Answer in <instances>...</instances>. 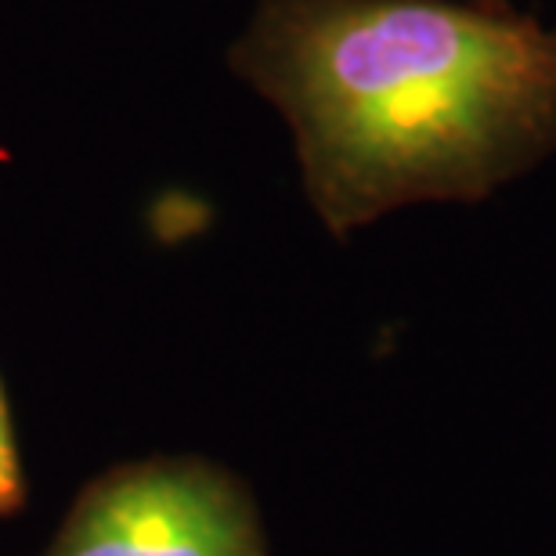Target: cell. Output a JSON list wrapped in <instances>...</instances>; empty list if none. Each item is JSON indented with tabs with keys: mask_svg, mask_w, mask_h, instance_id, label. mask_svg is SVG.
<instances>
[{
	"mask_svg": "<svg viewBox=\"0 0 556 556\" xmlns=\"http://www.w3.org/2000/svg\"><path fill=\"white\" fill-rule=\"evenodd\" d=\"M225 62L282 116L332 239L556 155V26L509 0H253Z\"/></svg>",
	"mask_w": 556,
	"mask_h": 556,
	"instance_id": "1",
	"label": "cell"
},
{
	"mask_svg": "<svg viewBox=\"0 0 556 556\" xmlns=\"http://www.w3.org/2000/svg\"><path fill=\"white\" fill-rule=\"evenodd\" d=\"M43 556H268L236 477L199 459L127 466L80 495Z\"/></svg>",
	"mask_w": 556,
	"mask_h": 556,
	"instance_id": "2",
	"label": "cell"
},
{
	"mask_svg": "<svg viewBox=\"0 0 556 556\" xmlns=\"http://www.w3.org/2000/svg\"><path fill=\"white\" fill-rule=\"evenodd\" d=\"M18 503H22V463L15 448V430H11L4 383H0V514H11Z\"/></svg>",
	"mask_w": 556,
	"mask_h": 556,
	"instance_id": "3",
	"label": "cell"
}]
</instances>
